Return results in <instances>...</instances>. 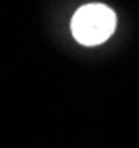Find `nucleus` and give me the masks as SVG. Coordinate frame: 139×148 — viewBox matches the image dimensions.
Masks as SVG:
<instances>
[{
    "label": "nucleus",
    "mask_w": 139,
    "mask_h": 148,
    "mask_svg": "<svg viewBox=\"0 0 139 148\" xmlns=\"http://www.w3.org/2000/svg\"><path fill=\"white\" fill-rule=\"evenodd\" d=\"M116 15L106 4H85L73 15L71 29L79 44L98 46L114 34Z\"/></svg>",
    "instance_id": "f257e3e1"
}]
</instances>
